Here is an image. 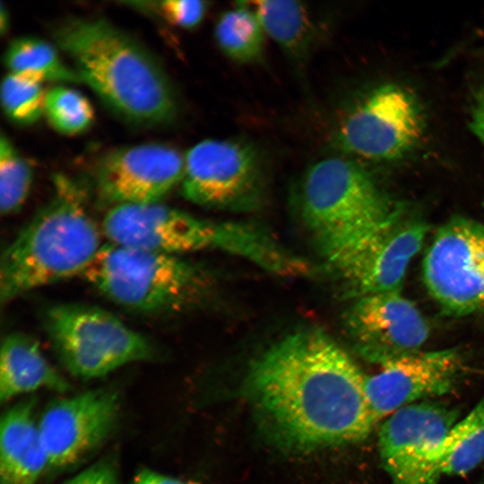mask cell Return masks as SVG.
<instances>
[{
  "label": "cell",
  "mask_w": 484,
  "mask_h": 484,
  "mask_svg": "<svg viewBox=\"0 0 484 484\" xmlns=\"http://www.w3.org/2000/svg\"><path fill=\"white\" fill-rule=\"evenodd\" d=\"M366 376L327 334L302 330L253 362L246 390L284 441L324 447L361 441L377 423L367 403Z\"/></svg>",
  "instance_id": "obj_1"
},
{
  "label": "cell",
  "mask_w": 484,
  "mask_h": 484,
  "mask_svg": "<svg viewBox=\"0 0 484 484\" xmlns=\"http://www.w3.org/2000/svg\"><path fill=\"white\" fill-rule=\"evenodd\" d=\"M81 82L124 120L142 126L171 123L177 99L156 56L135 38L102 18L72 17L53 30Z\"/></svg>",
  "instance_id": "obj_2"
},
{
  "label": "cell",
  "mask_w": 484,
  "mask_h": 484,
  "mask_svg": "<svg viewBox=\"0 0 484 484\" xmlns=\"http://www.w3.org/2000/svg\"><path fill=\"white\" fill-rule=\"evenodd\" d=\"M101 235L82 188L72 178L56 175L49 200L2 254L1 303L82 276L103 246Z\"/></svg>",
  "instance_id": "obj_3"
},
{
  "label": "cell",
  "mask_w": 484,
  "mask_h": 484,
  "mask_svg": "<svg viewBox=\"0 0 484 484\" xmlns=\"http://www.w3.org/2000/svg\"><path fill=\"white\" fill-rule=\"evenodd\" d=\"M302 213L328 259L376 229L400 208L355 160L324 159L307 172Z\"/></svg>",
  "instance_id": "obj_4"
},
{
  "label": "cell",
  "mask_w": 484,
  "mask_h": 484,
  "mask_svg": "<svg viewBox=\"0 0 484 484\" xmlns=\"http://www.w3.org/2000/svg\"><path fill=\"white\" fill-rule=\"evenodd\" d=\"M115 304L144 315L186 307L201 294L200 272L180 255L108 243L82 274Z\"/></svg>",
  "instance_id": "obj_5"
},
{
  "label": "cell",
  "mask_w": 484,
  "mask_h": 484,
  "mask_svg": "<svg viewBox=\"0 0 484 484\" xmlns=\"http://www.w3.org/2000/svg\"><path fill=\"white\" fill-rule=\"evenodd\" d=\"M43 323L60 361L80 378L100 377L155 355L146 337L101 307L77 303L53 305L46 310Z\"/></svg>",
  "instance_id": "obj_6"
},
{
  "label": "cell",
  "mask_w": 484,
  "mask_h": 484,
  "mask_svg": "<svg viewBox=\"0 0 484 484\" xmlns=\"http://www.w3.org/2000/svg\"><path fill=\"white\" fill-rule=\"evenodd\" d=\"M101 230L110 244L175 255L220 248L246 257L255 238L251 228L209 222L160 202L114 205Z\"/></svg>",
  "instance_id": "obj_7"
},
{
  "label": "cell",
  "mask_w": 484,
  "mask_h": 484,
  "mask_svg": "<svg viewBox=\"0 0 484 484\" xmlns=\"http://www.w3.org/2000/svg\"><path fill=\"white\" fill-rule=\"evenodd\" d=\"M426 117L417 95L395 82L380 84L344 116L333 136L343 152L368 160L394 161L421 141Z\"/></svg>",
  "instance_id": "obj_8"
},
{
  "label": "cell",
  "mask_w": 484,
  "mask_h": 484,
  "mask_svg": "<svg viewBox=\"0 0 484 484\" xmlns=\"http://www.w3.org/2000/svg\"><path fill=\"white\" fill-rule=\"evenodd\" d=\"M458 411L421 402L391 414L378 433V452L392 484H438L445 438Z\"/></svg>",
  "instance_id": "obj_9"
},
{
  "label": "cell",
  "mask_w": 484,
  "mask_h": 484,
  "mask_svg": "<svg viewBox=\"0 0 484 484\" xmlns=\"http://www.w3.org/2000/svg\"><path fill=\"white\" fill-rule=\"evenodd\" d=\"M423 280L446 312L464 315L484 308V225L454 218L436 233L424 256Z\"/></svg>",
  "instance_id": "obj_10"
},
{
  "label": "cell",
  "mask_w": 484,
  "mask_h": 484,
  "mask_svg": "<svg viewBox=\"0 0 484 484\" xmlns=\"http://www.w3.org/2000/svg\"><path fill=\"white\" fill-rule=\"evenodd\" d=\"M428 227L402 207L386 221L328 258L359 296L400 290Z\"/></svg>",
  "instance_id": "obj_11"
},
{
  "label": "cell",
  "mask_w": 484,
  "mask_h": 484,
  "mask_svg": "<svg viewBox=\"0 0 484 484\" xmlns=\"http://www.w3.org/2000/svg\"><path fill=\"white\" fill-rule=\"evenodd\" d=\"M263 172L255 151L243 143L204 140L185 157L183 195L206 207L239 208L258 202Z\"/></svg>",
  "instance_id": "obj_12"
},
{
  "label": "cell",
  "mask_w": 484,
  "mask_h": 484,
  "mask_svg": "<svg viewBox=\"0 0 484 484\" xmlns=\"http://www.w3.org/2000/svg\"><path fill=\"white\" fill-rule=\"evenodd\" d=\"M119 411L118 394L108 388L52 402L38 421L48 468H69L93 452L115 430Z\"/></svg>",
  "instance_id": "obj_13"
},
{
  "label": "cell",
  "mask_w": 484,
  "mask_h": 484,
  "mask_svg": "<svg viewBox=\"0 0 484 484\" xmlns=\"http://www.w3.org/2000/svg\"><path fill=\"white\" fill-rule=\"evenodd\" d=\"M185 173V157L158 143L124 146L107 152L97 163L95 181L100 195L114 205L160 202Z\"/></svg>",
  "instance_id": "obj_14"
},
{
  "label": "cell",
  "mask_w": 484,
  "mask_h": 484,
  "mask_svg": "<svg viewBox=\"0 0 484 484\" xmlns=\"http://www.w3.org/2000/svg\"><path fill=\"white\" fill-rule=\"evenodd\" d=\"M347 324L359 354L378 365L420 350L429 333L419 310L400 290L359 296Z\"/></svg>",
  "instance_id": "obj_15"
},
{
  "label": "cell",
  "mask_w": 484,
  "mask_h": 484,
  "mask_svg": "<svg viewBox=\"0 0 484 484\" xmlns=\"http://www.w3.org/2000/svg\"><path fill=\"white\" fill-rule=\"evenodd\" d=\"M462 369V357L452 349L419 350L381 364L365 384L376 421L421 399L451 393Z\"/></svg>",
  "instance_id": "obj_16"
},
{
  "label": "cell",
  "mask_w": 484,
  "mask_h": 484,
  "mask_svg": "<svg viewBox=\"0 0 484 484\" xmlns=\"http://www.w3.org/2000/svg\"><path fill=\"white\" fill-rule=\"evenodd\" d=\"M32 399L11 407L1 418L0 484H35L48 467Z\"/></svg>",
  "instance_id": "obj_17"
},
{
  "label": "cell",
  "mask_w": 484,
  "mask_h": 484,
  "mask_svg": "<svg viewBox=\"0 0 484 484\" xmlns=\"http://www.w3.org/2000/svg\"><path fill=\"white\" fill-rule=\"evenodd\" d=\"M40 388L64 393L70 387L33 338L22 333L8 334L0 350L1 402Z\"/></svg>",
  "instance_id": "obj_18"
},
{
  "label": "cell",
  "mask_w": 484,
  "mask_h": 484,
  "mask_svg": "<svg viewBox=\"0 0 484 484\" xmlns=\"http://www.w3.org/2000/svg\"><path fill=\"white\" fill-rule=\"evenodd\" d=\"M257 16L265 34L297 59L303 57L314 38L307 9L298 1L241 2Z\"/></svg>",
  "instance_id": "obj_19"
},
{
  "label": "cell",
  "mask_w": 484,
  "mask_h": 484,
  "mask_svg": "<svg viewBox=\"0 0 484 484\" xmlns=\"http://www.w3.org/2000/svg\"><path fill=\"white\" fill-rule=\"evenodd\" d=\"M4 61L11 73L39 83L81 82L74 69L65 64L56 48L39 38L13 39L7 46Z\"/></svg>",
  "instance_id": "obj_20"
},
{
  "label": "cell",
  "mask_w": 484,
  "mask_h": 484,
  "mask_svg": "<svg viewBox=\"0 0 484 484\" xmlns=\"http://www.w3.org/2000/svg\"><path fill=\"white\" fill-rule=\"evenodd\" d=\"M484 461V397L456 422L443 443L442 475L465 476Z\"/></svg>",
  "instance_id": "obj_21"
},
{
  "label": "cell",
  "mask_w": 484,
  "mask_h": 484,
  "mask_svg": "<svg viewBox=\"0 0 484 484\" xmlns=\"http://www.w3.org/2000/svg\"><path fill=\"white\" fill-rule=\"evenodd\" d=\"M223 13L215 26L220 49L232 60L251 63L264 51L265 32L255 13L243 4Z\"/></svg>",
  "instance_id": "obj_22"
},
{
  "label": "cell",
  "mask_w": 484,
  "mask_h": 484,
  "mask_svg": "<svg viewBox=\"0 0 484 484\" xmlns=\"http://www.w3.org/2000/svg\"><path fill=\"white\" fill-rule=\"evenodd\" d=\"M33 181V169L5 134L0 137V210L11 215L25 203Z\"/></svg>",
  "instance_id": "obj_23"
},
{
  "label": "cell",
  "mask_w": 484,
  "mask_h": 484,
  "mask_svg": "<svg viewBox=\"0 0 484 484\" xmlns=\"http://www.w3.org/2000/svg\"><path fill=\"white\" fill-rule=\"evenodd\" d=\"M44 113L50 125L65 134H77L91 126L93 108L80 91L58 85L46 91Z\"/></svg>",
  "instance_id": "obj_24"
},
{
  "label": "cell",
  "mask_w": 484,
  "mask_h": 484,
  "mask_svg": "<svg viewBox=\"0 0 484 484\" xmlns=\"http://www.w3.org/2000/svg\"><path fill=\"white\" fill-rule=\"evenodd\" d=\"M46 91L41 83L9 73L2 81L1 103L7 117L22 125L38 121L44 113Z\"/></svg>",
  "instance_id": "obj_25"
},
{
  "label": "cell",
  "mask_w": 484,
  "mask_h": 484,
  "mask_svg": "<svg viewBox=\"0 0 484 484\" xmlns=\"http://www.w3.org/2000/svg\"><path fill=\"white\" fill-rule=\"evenodd\" d=\"M128 4L151 9L167 22L184 29L197 26L206 12V3L198 0H165Z\"/></svg>",
  "instance_id": "obj_26"
},
{
  "label": "cell",
  "mask_w": 484,
  "mask_h": 484,
  "mask_svg": "<svg viewBox=\"0 0 484 484\" xmlns=\"http://www.w3.org/2000/svg\"><path fill=\"white\" fill-rule=\"evenodd\" d=\"M63 484H121L115 459L103 458Z\"/></svg>",
  "instance_id": "obj_27"
},
{
  "label": "cell",
  "mask_w": 484,
  "mask_h": 484,
  "mask_svg": "<svg viewBox=\"0 0 484 484\" xmlns=\"http://www.w3.org/2000/svg\"><path fill=\"white\" fill-rule=\"evenodd\" d=\"M470 127L484 148V86L474 96Z\"/></svg>",
  "instance_id": "obj_28"
},
{
  "label": "cell",
  "mask_w": 484,
  "mask_h": 484,
  "mask_svg": "<svg viewBox=\"0 0 484 484\" xmlns=\"http://www.w3.org/2000/svg\"><path fill=\"white\" fill-rule=\"evenodd\" d=\"M134 484H199L194 481H185L171 478L149 469H143L137 472Z\"/></svg>",
  "instance_id": "obj_29"
},
{
  "label": "cell",
  "mask_w": 484,
  "mask_h": 484,
  "mask_svg": "<svg viewBox=\"0 0 484 484\" xmlns=\"http://www.w3.org/2000/svg\"><path fill=\"white\" fill-rule=\"evenodd\" d=\"M8 22H9V14H8L7 9L4 5V4L1 3V7H0V30H1L2 34L8 29Z\"/></svg>",
  "instance_id": "obj_30"
},
{
  "label": "cell",
  "mask_w": 484,
  "mask_h": 484,
  "mask_svg": "<svg viewBox=\"0 0 484 484\" xmlns=\"http://www.w3.org/2000/svg\"><path fill=\"white\" fill-rule=\"evenodd\" d=\"M484 484V483H483Z\"/></svg>",
  "instance_id": "obj_31"
}]
</instances>
